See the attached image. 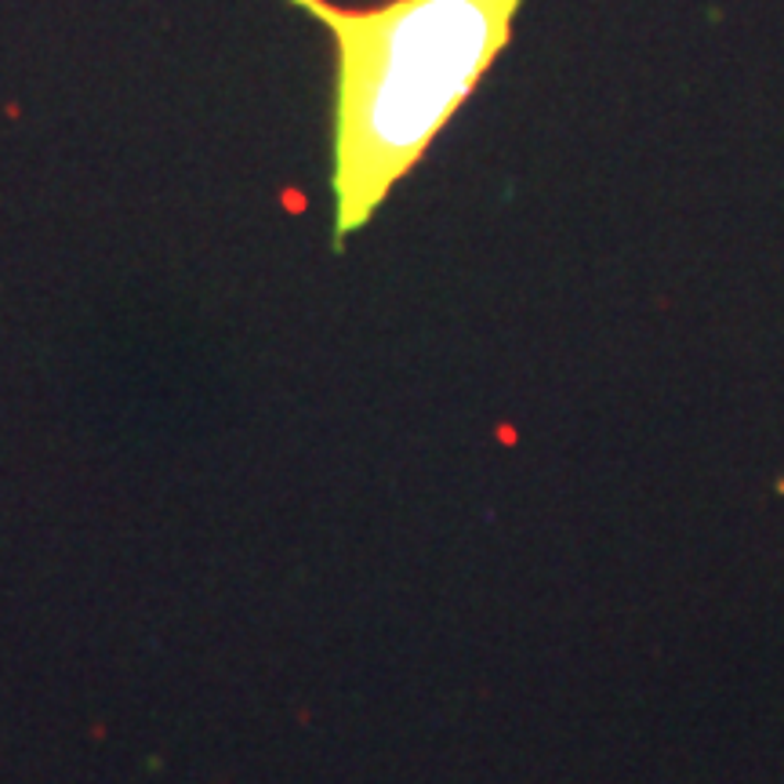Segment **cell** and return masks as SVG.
<instances>
[{
  "label": "cell",
  "mask_w": 784,
  "mask_h": 784,
  "mask_svg": "<svg viewBox=\"0 0 784 784\" xmlns=\"http://www.w3.org/2000/svg\"><path fill=\"white\" fill-rule=\"evenodd\" d=\"M334 36V236L364 229L497 55L523 0H291Z\"/></svg>",
  "instance_id": "1"
}]
</instances>
